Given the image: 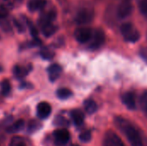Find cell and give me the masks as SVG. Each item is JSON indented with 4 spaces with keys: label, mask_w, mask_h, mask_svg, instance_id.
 <instances>
[{
    "label": "cell",
    "mask_w": 147,
    "mask_h": 146,
    "mask_svg": "<svg viewBox=\"0 0 147 146\" xmlns=\"http://www.w3.org/2000/svg\"><path fill=\"white\" fill-rule=\"evenodd\" d=\"M0 89L3 96H8L11 90L10 83L8 79H4L0 83Z\"/></svg>",
    "instance_id": "obj_19"
},
{
    "label": "cell",
    "mask_w": 147,
    "mask_h": 146,
    "mask_svg": "<svg viewBox=\"0 0 147 146\" xmlns=\"http://www.w3.org/2000/svg\"><path fill=\"white\" fill-rule=\"evenodd\" d=\"M121 32L124 39L129 42H136L140 38L139 30L131 23H124L121 27Z\"/></svg>",
    "instance_id": "obj_2"
},
{
    "label": "cell",
    "mask_w": 147,
    "mask_h": 146,
    "mask_svg": "<svg viewBox=\"0 0 147 146\" xmlns=\"http://www.w3.org/2000/svg\"><path fill=\"white\" fill-rule=\"evenodd\" d=\"M61 72H62V68L58 64H53L47 68L48 77H49L50 81H52V82L56 81L59 77Z\"/></svg>",
    "instance_id": "obj_12"
},
{
    "label": "cell",
    "mask_w": 147,
    "mask_h": 146,
    "mask_svg": "<svg viewBox=\"0 0 147 146\" xmlns=\"http://www.w3.org/2000/svg\"><path fill=\"white\" fill-rule=\"evenodd\" d=\"M94 18V11L90 8H84L78 11L75 18V22L79 25H85L90 23Z\"/></svg>",
    "instance_id": "obj_3"
},
{
    "label": "cell",
    "mask_w": 147,
    "mask_h": 146,
    "mask_svg": "<svg viewBox=\"0 0 147 146\" xmlns=\"http://www.w3.org/2000/svg\"><path fill=\"white\" fill-rule=\"evenodd\" d=\"M79 139L82 141V142H89L90 141L91 139V132L90 130H86V131H84L80 133L79 135Z\"/></svg>",
    "instance_id": "obj_22"
},
{
    "label": "cell",
    "mask_w": 147,
    "mask_h": 146,
    "mask_svg": "<svg viewBox=\"0 0 147 146\" xmlns=\"http://www.w3.org/2000/svg\"><path fill=\"white\" fill-rule=\"evenodd\" d=\"M28 25H29V28H30L31 35H32L34 38L38 37V30L35 28V27H34V26H33V25H32V24H30V23H28Z\"/></svg>",
    "instance_id": "obj_31"
},
{
    "label": "cell",
    "mask_w": 147,
    "mask_h": 146,
    "mask_svg": "<svg viewBox=\"0 0 147 146\" xmlns=\"http://www.w3.org/2000/svg\"><path fill=\"white\" fill-rule=\"evenodd\" d=\"M115 123L117 128L127 139L131 146H145L140 131L130 120L122 117H116Z\"/></svg>",
    "instance_id": "obj_1"
},
{
    "label": "cell",
    "mask_w": 147,
    "mask_h": 146,
    "mask_svg": "<svg viewBox=\"0 0 147 146\" xmlns=\"http://www.w3.org/2000/svg\"><path fill=\"white\" fill-rule=\"evenodd\" d=\"M105 42V34L102 29H96L91 37V42L90 45V48L92 50H96L101 47Z\"/></svg>",
    "instance_id": "obj_4"
},
{
    "label": "cell",
    "mask_w": 147,
    "mask_h": 146,
    "mask_svg": "<svg viewBox=\"0 0 147 146\" xmlns=\"http://www.w3.org/2000/svg\"><path fill=\"white\" fill-rule=\"evenodd\" d=\"M54 124L56 126H68L69 123L64 117L58 116L54 120Z\"/></svg>",
    "instance_id": "obj_26"
},
{
    "label": "cell",
    "mask_w": 147,
    "mask_h": 146,
    "mask_svg": "<svg viewBox=\"0 0 147 146\" xmlns=\"http://www.w3.org/2000/svg\"><path fill=\"white\" fill-rule=\"evenodd\" d=\"M23 2V0H12V3H16V4H22Z\"/></svg>",
    "instance_id": "obj_34"
},
{
    "label": "cell",
    "mask_w": 147,
    "mask_h": 146,
    "mask_svg": "<svg viewBox=\"0 0 147 146\" xmlns=\"http://www.w3.org/2000/svg\"><path fill=\"white\" fill-rule=\"evenodd\" d=\"M56 18V12L54 10H49L43 15H41L38 20V25L42 28L47 23L53 22V21Z\"/></svg>",
    "instance_id": "obj_11"
},
{
    "label": "cell",
    "mask_w": 147,
    "mask_h": 146,
    "mask_svg": "<svg viewBox=\"0 0 147 146\" xmlns=\"http://www.w3.org/2000/svg\"><path fill=\"white\" fill-rule=\"evenodd\" d=\"M57 96L61 99V100H65V99H68L71 95H72V92L67 89V88H61V89H59L57 90Z\"/></svg>",
    "instance_id": "obj_20"
},
{
    "label": "cell",
    "mask_w": 147,
    "mask_h": 146,
    "mask_svg": "<svg viewBox=\"0 0 147 146\" xmlns=\"http://www.w3.org/2000/svg\"><path fill=\"white\" fill-rule=\"evenodd\" d=\"M47 4L46 0H29L28 3V8L31 12L43 9Z\"/></svg>",
    "instance_id": "obj_14"
},
{
    "label": "cell",
    "mask_w": 147,
    "mask_h": 146,
    "mask_svg": "<svg viewBox=\"0 0 147 146\" xmlns=\"http://www.w3.org/2000/svg\"><path fill=\"white\" fill-rule=\"evenodd\" d=\"M84 108H85V111L91 114H94L96 110H97V104L95 101L93 100H86L84 103Z\"/></svg>",
    "instance_id": "obj_18"
},
{
    "label": "cell",
    "mask_w": 147,
    "mask_h": 146,
    "mask_svg": "<svg viewBox=\"0 0 147 146\" xmlns=\"http://www.w3.org/2000/svg\"><path fill=\"white\" fill-rule=\"evenodd\" d=\"M0 27L5 32H9L11 30V26H10L9 22L6 20V18L0 20Z\"/></svg>",
    "instance_id": "obj_25"
},
{
    "label": "cell",
    "mask_w": 147,
    "mask_h": 146,
    "mask_svg": "<svg viewBox=\"0 0 147 146\" xmlns=\"http://www.w3.org/2000/svg\"><path fill=\"white\" fill-rule=\"evenodd\" d=\"M53 137L55 139V141L59 145H65L70 140V133L69 132L65 129H57L53 133Z\"/></svg>",
    "instance_id": "obj_8"
},
{
    "label": "cell",
    "mask_w": 147,
    "mask_h": 146,
    "mask_svg": "<svg viewBox=\"0 0 147 146\" xmlns=\"http://www.w3.org/2000/svg\"><path fill=\"white\" fill-rule=\"evenodd\" d=\"M140 106L143 112L147 116V91L143 93V95L140 97Z\"/></svg>",
    "instance_id": "obj_23"
},
{
    "label": "cell",
    "mask_w": 147,
    "mask_h": 146,
    "mask_svg": "<svg viewBox=\"0 0 147 146\" xmlns=\"http://www.w3.org/2000/svg\"><path fill=\"white\" fill-rule=\"evenodd\" d=\"M104 146H125L120 137L113 131H108L104 135Z\"/></svg>",
    "instance_id": "obj_5"
},
{
    "label": "cell",
    "mask_w": 147,
    "mask_h": 146,
    "mask_svg": "<svg viewBox=\"0 0 147 146\" xmlns=\"http://www.w3.org/2000/svg\"><path fill=\"white\" fill-rule=\"evenodd\" d=\"M71 146H79L78 145H71Z\"/></svg>",
    "instance_id": "obj_35"
},
{
    "label": "cell",
    "mask_w": 147,
    "mask_h": 146,
    "mask_svg": "<svg viewBox=\"0 0 147 146\" xmlns=\"http://www.w3.org/2000/svg\"><path fill=\"white\" fill-rule=\"evenodd\" d=\"M24 125L25 124H24L23 120H18L14 124L8 126L6 131L9 133H18V132L22 131L23 129V127H24Z\"/></svg>",
    "instance_id": "obj_17"
},
{
    "label": "cell",
    "mask_w": 147,
    "mask_h": 146,
    "mask_svg": "<svg viewBox=\"0 0 147 146\" xmlns=\"http://www.w3.org/2000/svg\"><path fill=\"white\" fill-rule=\"evenodd\" d=\"M133 11V4L129 0H123L117 8V15L121 18H127Z\"/></svg>",
    "instance_id": "obj_7"
},
{
    "label": "cell",
    "mask_w": 147,
    "mask_h": 146,
    "mask_svg": "<svg viewBox=\"0 0 147 146\" xmlns=\"http://www.w3.org/2000/svg\"><path fill=\"white\" fill-rule=\"evenodd\" d=\"M0 6L5 7L8 9H10L13 7V3L12 1H9V0H0Z\"/></svg>",
    "instance_id": "obj_29"
},
{
    "label": "cell",
    "mask_w": 147,
    "mask_h": 146,
    "mask_svg": "<svg viewBox=\"0 0 147 146\" xmlns=\"http://www.w3.org/2000/svg\"><path fill=\"white\" fill-rule=\"evenodd\" d=\"M71 119H72L73 123L77 126H80L83 125L84 120V114H83L82 111L78 110V109H75V110L71 111Z\"/></svg>",
    "instance_id": "obj_15"
},
{
    "label": "cell",
    "mask_w": 147,
    "mask_h": 146,
    "mask_svg": "<svg viewBox=\"0 0 147 146\" xmlns=\"http://www.w3.org/2000/svg\"><path fill=\"white\" fill-rule=\"evenodd\" d=\"M11 145H13V146H26V145H25V143H24V142L18 141L17 143H15V141H13V140H12V143H11Z\"/></svg>",
    "instance_id": "obj_33"
},
{
    "label": "cell",
    "mask_w": 147,
    "mask_h": 146,
    "mask_svg": "<svg viewBox=\"0 0 147 146\" xmlns=\"http://www.w3.org/2000/svg\"><path fill=\"white\" fill-rule=\"evenodd\" d=\"M13 23H14L15 27L16 28V29L18 30V32L23 33V32L25 31V28H24V26L22 24V22H21L20 21H18V20H16V18H14V19H13Z\"/></svg>",
    "instance_id": "obj_28"
},
{
    "label": "cell",
    "mask_w": 147,
    "mask_h": 146,
    "mask_svg": "<svg viewBox=\"0 0 147 146\" xmlns=\"http://www.w3.org/2000/svg\"><path fill=\"white\" fill-rule=\"evenodd\" d=\"M57 29H58L57 26L54 25L53 22H50L41 28V32L45 37H50L56 33Z\"/></svg>",
    "instance_id": "obj_16"
},
{
    "label": "cell",
    "mask_w": 147,
    "mask_h": 146,
    "mask_svg": "<svg viewBox=\"0 0 147 146\" xmlns=\"http://www.w3.org/2000/svg\"><path fill=\"white\" fill-rule=\"evenodd\" d=\"M40 56L44 59H52L54 56V52L52 49H49L47 47H44L40 50Z\"/></svg>",
    "instance_id": "obj_21"
},
{
    "label": "cell",
    "mask_w": 147,
    "mask_h": 146,
    "mask_svg": "<svg viewBox=\"0 0 147 146\" xmlns=\"http://www.w3.org/2000/svg\"><path fill=\"white\" fill-rule=\"evenodd\" d=\"M32 69V66L30 65H26V66H20V65H16L13 68V73L14 75L18 77V78H22L24 77L25 76H27L30 71Z\"/></svg>",
    "instance_id": "obj_13"
},
{
    "label": "cell",
    "mask_w": 147,
    "mask_h": 146,
    "mask_svg": "<svg viewBox=\"0 0 147 146\" xmlns=\"http://www.w3.org/2000/svg\"><path fill=\"white\" fill-rule=\"evenodd\" d=\"M140 55H141V57H142V58L147 62V47H145V48H143V49L141 50Z\"/></svg>",
    "instance_id": "obj_32"
},
{
    "label": "cell",
    "mask_w": 147,
    "mask_h": 146,
    "mask_svg": "<svg viewBox=\"0 0 147 146\" xmlns=\"http://www.w3.org/2000/svg\"><path fill=\"white\" fill-rule=\"evenodd\" d=\"M0 40H1V35H0Z\"/></svg>",
    "instance_id": "obj_36"
},
{
    "label": "cell",
    "mask_w": 147,
    "mask_h": 146,
    "mask_svg": "<svg viewBox=\"0 0 147 146\" xmlns=\"http://www.w3.org/2000/svg\"><path fill=\"white\" fill-rule=\"evenodd\" d=\"M36 112H37V115H38L39 118L47 119L51 114L52 108H51L49 103H47L46 102H40L37 105Z\"/></svg>",
    "instance_id": "obj_9"
},
{
    "label": "cell",
    "mask_w": 147,
    "mask_h": 146,
    "mask_svg": "<svg viewBox=\"0 0 147 146\" xmlns=\"http://www.w3.org/2000/svg\"><path fill=\"white\" fill-rule=\"evenodd\" d=\"M140 9L141 13L147 17V0H141L140 3Z\"/></svg>",
    "instance_id": "obj_27"
},
{
    "label": "cell",
    "mask_w": 147,
    "mask_h": 146,
    "mask_svg": "<svg viewBox=\"0 0 147 146\" xmlns=\"http://www.w3.org/2000/svg\"><path fill=\"white\" fill-rule=\"evenodd\" d=\"M40 127V124L36 121V120H31L28 123V130L30 133H34L35 131H37Z\"/></svg>",
    "instance_id": "obj_24"
},
{
    "label": "cell",
    "mask_w": 147,
    "mask_h": 146,
    "mask_svg": "<svg viewBox=\"0 0 147 146\" xmlns=\"http://www.w3.org/2000/svg\"><path fill=\"white\" fill-rule=\"evenodd\" d=\"M121 101L123 104L129 109L134 110L136 108V98L135 95L132 92H127L122 95Z\"/></svg>",
    "instance_id": "obj_10"
},
{
    "label": "cell",
    "mask_w": 147,
    "mask_h": 146,
    "mask_svg": "<svg viewBox=\"0 0 147 146\" xmlns=\"http://www.w3.org/2000/svg\"><path fill=\"white\" fill-rule=\"evenodd\" d=\"M9 9H8L7 8L3 7V6H0V20L7 17V15L9 14Z\"/></svg>",
    "instance_id": "obj_30"
},
{
    "label": "cell",
    "mask_w": 147,
    "mask_h": 146,
    "mask_svg": "<svg viewBox=\"0 0 147 146\" xmlns=\"http://www.w3.org/2000/svg\"><path fill=\"white\" fill-rule=\"evenodd\" d=\"M92 34L89 28H78L74 32V37L79 43H86L91 39Z\"/></svg>",
    "instance_id": "obj_6"
}]
</instances>
